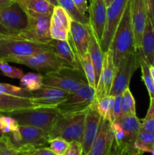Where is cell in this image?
Returning a JSON list of instances; mask_svg holds the SVG:
<instances>
[{
  "instance_id": "6da1fadb",
  "label": "cell",
  "mask_w": 154,
  "mask_h": 155,
  "mask_svg": "<svg viewBox=\"0 0 154 155\" xmlns=\"http://www.w3.org/2000/svg\"><path fill=\"white\" fill-rule=\"evenodd\" d=\"M110 48L113 54V63L117 69L124 58L136 51L131 23L130 0L118 25Z\"/></svg>"
},
{
  "instance_id": "7a4b0ae2",
  "label": "cell",
  "mask_w": 154,
  "mask_h": 155,
  "mask_svg": "<svg viewBox=\"0 0 154 155\" xmlns=\"http://www.w3.org/2000/svg\"><path fill=\"white\" fill-rule=\"evenodd\" d=\"M86 112L68 115L59 114L48 133L49 140L61 138L69 142H77L82 144Z\"/></svg>"
},
{
  "instance_id": "3957f363",
  "label": "cell",
  "mask_w": 154,
  "mask_h": 155,
  "mask_svg": "<svg viewBox=\"0 0 154 155\" xmlns=\"http://www.w3.org/2000/svg\"><path fill=\"white\" fill-rule=\"evenodd\" d=\"M46 50L41 44L0 35V60L17 64L21 59Z\"/></svg>"
},
{
  "instance_id": "277c9868",
  "label": "cell",
  "mask_w": 154,
  "mask_h": 155,
  "mask_svg": "<svg viewBox=\"0 0 154 155\" xmlns=\"http://www.w3.org/2000/svg\"><path fill=\"white\" fill-rule=\"evenodd\" d=\"M88 84L87 79L82 69L63 68L43 74L42 85L58 88L72 93Z\"/></svg>"
},
{
  "instance_id": "5b68a950",
  "label": "cell",
  "mask_w": 154,
  "mask_h": 155,
  "mask_svg": "<svg viewBox=\"0 0 154 155\" xmlns=\"http://www.w3.org/2000/svg\"><path fill=\"white\" fill-rule=\"evenodd\" d=\"M28 16V24L24 30L14 36H8L38 44H45L51 39L50 35L51 17L25 10Z\"/></svg>"
},
{
  "instance_id": "8992f818",
  "label": "cell",
  "mask_w": 154,
  "mask_h": 155,
  "mask_svg": "<svg viewBox=\"0 0 154 155\" xmlns=\"http://www.w3.org/2000/svg\"><path fill=\"white\" fill-rule=\"evenodd\" d=\"M27 24V12L16 0L0 6V35L14 36L24 30Z\"/></svg>"
},
{
  "instance_id": "52a82bcc",
  "label": "cell",
  "mask_w": 154,
  "mask_h": 155,
  "mask_svg": "<svg viewBox=\"0 0 154 155\" xmlns=\"http://www.w3.org/2000/svg\"><path fill=\"white\" fill-rule=\"evenodd\" d=\"M58 115L59 112L56 107H41L18 112L11 116L17 120L20 126L37 127L48 135Z\"/></svg>"
},
{
  "instance_id": "ba28073f",
  "label": "cell",
  "mask_w": 154,
  "mask_h": 155,
  "mask_svg": "<svg viewBox=\"0 0 154 155\" xmlns=\"http://www.w3.org/2000/svg\"><path fill=\"white\" fill-rule=\"evenodd\" d=\"M96 98V89L88 84L79 88L56 107L60 114L68 115L87 111Z\"/></svg>"
},
{
  "instance_id": "9c48e42d",
  "label": "cell",
  "mask_w": 154,
  "mask_h": 155,
  "mask_svg": "<svg viewBox=\"0 0 154 155\" xmlns=\"http://www.w3.org/2000/svg\"><path fill=\"white\" fill-rule=\"evenodd\" d=\"M140 51L141 50H136L134 52L124 58L118 68L109 95L116 96L122 95V92L129 87L133 74L140 67Z\"/></svg>"
},
{
  "instance_id": "30bf717a",
  "label": "cell",
  "mask_w": 154,
  "mask_h": 155,
  "mask_svg": "<svg viewBox=\"0 0 154 155\" xmlns=\"http://www.w3.org/2000/svg\"><path fill=\"white\" fill-rule=\"evenodd\" d=\"M129 0H113L107 8V20L100 45L103 52L109 50L118 25Z\"/></svg>"
},
{
  "instance_id": "8fae6325",
  "label": "cell",
  "mask_w": 154,
  "mask_h": 155,
  "mask_svg": "<svg viewBox=\"0 0 154 155\" xmlns=\"http://www.w3.org/2000/svg\"><path fill=\"white\" fill-rule=\"evenodd\" d=\"M17 64L25 65L31 69L38 71L42 75L58 71L63 68H72L70 65L60 60L48 50L38 52L31 56L21 59Z\"/></svg>"
},
{
  "instance_id": "7c38bea8",
  "label": "cell",
  "mask_w": 154,
  "mask_h": 155,
  "mask_svg": "<svg viewBox=\"0 0 154 155\" xmlns=\"http://www.w3.org/2000/svg\"><path fill=\"white\" fill-rule=\"evenodd\" d=\"M22 140L18 145V151L32 155L36 149L46 147L49 138L48 133L42 129L31 126H20Z\"/></svg>"
},
{
  "instance_id": "4fadbf2b",
  "label": "cell",
  "mask_w": 154,
  "mask_h": 155,
  "mask_svg": "<svg viewBox=\"0 0 154 155\" xmlns=\"http://www.w3.org/2000/svg\"><path fill=\"white\" fill-rule=\"evenodd\" d=\"M98 100L95 98L86 112L84 134L82 142V155H88L96 139L102 122V117L97 110Z\"/></svg>"
},
{
  "instance_id": "5bb4252c",
  "label": "cell",
  "mask_w": 154,
  "mask_h": 155,
  "mask_svg": "<svg viewBox=\"0 0 154 155\" xmlns=\"http://www.w3.org/2000/svg\"><path fill=\"white\" fill-rule=\"evenodd\" d=\"M90 24L85 25L71 20L69 32V41L73 48L79 61L88 54Z\"/></svg>"
},
{
  "instance_id": "9a60e30c",
  "label": "cell",
  "mask_w": 154,
  "mask_h": 155,
  "mask_svg": "<svg viewBox=\"0 0 154 155\" xmlns=\"http://www.w3.org/2000/svg\"><path fill=\"white\" fill-rule=\"evenodd\" d=\"M33 102L39 107H54L69 98L72 92L58 88L42 85L40 89L31 92Z\"/></svg>"
},
{
  "instance_id": "2e32d148",
  "label": "cell",
  "mask_w": 154,
  "mask_h": 155,
  "mask_svg": "<svg viewBox=\"0 0 154 155\" xmlns=\"http://www.w3.org/2000/svg\"><path fill=\"white\" fill-rule=\"evenodd\" d=\"M131 23L136 50L141 49L142 38L148 18L147 10L144 0H130Z\"/></svg>"
},
{
  "instance_id": "e0dca14e",
  "label": "cell",
  "mask_w": 154,
  "mask_h": 155,
  "mask_svg": "<svg viewBox=\"0 0 154 155\" xmlns=\"http://www.w3.org/2000/svg\"><path fill=\"white\" fill-rule=\"evenodd\" d=\"M117 68L115 67L113 61V54L110 48L104 53V64L100 76L99 81L97 85L96 99L99 100L107 95H110V89L113 85Z\"/></svg>"
},
{
  "instance_id": "ac0fdd59",
  "label": "cell",
  "mask_w": 154,
  "mask_h": 155,
  "mask_svg": "<svg viewBox=\"0 0 154 155\" xmlns=\"http://www.w3.org/2000/svg\"><path fill=\"white\" fill-rule=\"evenodd\" d=\"M114 143L111 123L103 119L99 132L88 155H110Z\"/></svg>"
},
{
  "instance_id": "d6986e66",
  "label": "cell",
  "mask_w": 154,
  "mask_h": 155,
  "mask_svg": "<svg viewBox=\"0 0 154 155\" xmlns=\"http://www.w3.org/2000/svg\"><path fill=\"white\" fill-rule=\"evenodd\" d=\"M44 48L51 51L57 58L66 62L75 69H82L79 61L69 41H61L51 39L45 44H41ZM83 71V70H82Z\"/></svg>"
},
{
  "instance_id": "ffe728a7",
  "label": "cell",
  "mask_w": 154,
  "mask_h": 155,
  "mask_svg": "<svg viewBox=\"0 0 154 155\" xmlns=\"http://www.w3.org/2000/svg\"><path fill=\"white\" fill-rule=\"evenodd\" d=\"M107 8L105 0H92L88 7L90 27L99 43L102 39L105 27Z\"/></svg>"
},
{
  "instance_id": "44dd1931",
  "label": "cell",
  "mask_w": 154,
  "mask_h": 155,
  "mask_svg": "<svg viewBox=\"0 0 154 155\" xmlns=\"http://www.w3.org/2000/svg\"><path fill=\"white\" fill-rule=\"evenodd\" d=\"M41 107L35 104L31 98L14 96L0 92V114H7L11 116L18 112Z\"/></svg>"
},
{
  "instance_id": "7402d4cb",
  "label": "cell",
  "mask_w": 154,
  "mask_h": 155,
  "mask_svg": "<svg viewBox=\"0 0 154 155\" xmlns=\"http://www.w3.org/2000/svg\"><path fill=\"white\" fill-rule=\"evenodd\" d=\"M126 135L125 143L131 148H134V144L140 130V121L136 115H121L117 120Z\"/></svg>"
},
{
  "instance_id": "603a6c76",
  "label": "cell",
  "mask_w": 154,
  "mask_h": 155,
  "mask_svg": "<svg viewBox=\"0 0 154 155\" xmlns=\"http://www.w3.org/2000/svg\"><path fill=\"white\" fill-rule=\"evenodd\" d=\"M88 53L93 64L94 70L95 73V80L96 84L98 85L99 81L100 76H101V71H102L103 64H104V53L100 45L99 41L97 39L95 33L92 31L90 27L89 31V45H88Z\"/></svg>"
},
{
  "instance_id": "cb8c5ba5",
  "label": "cell",
  "mask_w": 154,
  "mask_h": 155,
  "mask_svg": "<svg viewBox=\"0 0 154 155\" xmlns=\"http://www.w3.org/2000/svg\"><path fill=\"white\" fill-rule=\"evenodd\" d=\"M140 50L148 64L149 66L154 65V24H152L149 18L146 20L143 33Z\"/></svg>"
},
{
  "instance_id": "d4e9b609",
  "label": "cell",
  "mask_w": 154,
  "mask_h": 155,
  "mask_svg": "<svg viewBox=\"0 0 154 155\" xmlns=\"http://www.w3.org/2000/svg\"><path fill=\"white\" fill-rule=\"evenodd\" d=\"M24 10L33 11L36 13L51 16L54 6L46 0H16Z\"/></svg>"
},
{
  "instance_id": "484cf974",
  "label": "cell",
  "mask_w": 154,
  "mask_h": 155,
  "mask_svg": "<svg viewBox=\"0 0 154 155\" xmlns=\"http://www.w3.org/2000/svg\"><path fill=\"white\" fill-rule=\"evenodd\" d=\"M134 147L136 150L141 153H151L154 149V133L140 130L134 144Z\"/></svg>"
},
{
  "instance_id": "4316f807",
  "label": "cell",
  "mask_w": 154,
  "mask_h": 155,
  "mask_svg": "<svg viewBox=\"0 0 154 155\" xmlns=\"http://www.w3.org/2000/svg\"><path fill=\"white\" fill-rule=\"evenodd\" d=\"M43 75L36 73H27L20 79V83L23 89L29 92H33L42 86Z\"/></svg>"
},
{
  "instance_id": "83f0119b",
  "label": "cell",
  "mask_w": 154,
  "mask_h": 155,
  "mask_svg": "<svg viewBox=\"0 0 154 155\" xmlns=\"http://www.w3.org/2000/svg\"><path fill=\"white\" fill-rule=\"evenodd\" d=\"M121 109L122 115H136L135 99L129 87L126 88L121 95Z\"/></svg>"
},
{
  "instance_id": "f1b7e54d",
  "label": "cell",
  "mask_w": 154,
  "mask_h": 155,
  "mask_svg": "<svg viewBox=\"0 0 154 155\" xmlns=\"http://www.w3.org/2000/svg\"><path fill=\"white\" fill-rule=\"evenodd\" d=\"M59 5L63 7L70 16L71 19L82 23L85 25H89V18L82 15L75 8L72 0H57Z\"/></svg>"
},
{
  "instance_id": "f546056e",
  "label": "cell",
  "mask_w": 154,
  "mask_h": 155,
  "mask_svg": "<svg viewBox=\"0 0 154 155\" xmlns=\"http://www.w3.org/2000/svg\"><path fill=\"white\" fill-rule=\"evenodd\" d=\"M140 69H141L142 80L144 82V84L146 86V89H147L150 99L154 100V82L150 72H149V65L145 61L141 51H140Z\"/></svg>"
},
{
  "instance_id": "4dcf8cb0",
  "label": "cell",
  "mask_w": 154,
  "mask_h": 155,
  "mask_svg": "<svg viewBox=\"0 0 154 155\" xmlns=\"http://www.w3.org/2000/svg\"><path fill=\"white\" fill-rule=\"evenodd\" d=\"M114 102V96L107 95L97 102V110L103 119L108 120L111 123V111Z\"/></svg>"
},
{
  "instance_id": "1f68e13d",
  "label": "cell",
  "mask_w": 154,
  "mask_h": 155,
  "mask_svg": "<svg viewBox=\"0 0 154 155\" xmlns=\"http://www.w3.org/2000/svg\"><path fill=\"white\" fill-rule=\"evenodd\" d=\"M80 64H81V66L82 68L83 71H84V74L85 75L86 79H87L88 85L95 89H96L97 84L96 80H95V73L89 53L80 60Z\"/></svg>"
},
{
  "instance_id": "d6a6232c",
  "label": "cell",
  "mask_w": 154,
  "mask_h": 155,
  "mask_svg": "<svg viewBox=\"0 0 154 155\" xmlns=\"http://www.w3.org/2000/svg\"><path fill=\"white\" fill-rule=\"evenodd\" d=\"M0 92L14 96L24 97V98H31V92L27 91L22 87L13 86L8 83H0Z\"/></svg>"
},
{
  "instance_id": "836d02e7",
  "label": "cell",
  "mask_w": 154,
  "mask_h": 155,
  "mask_svg": "<svg viewBox=\"0 0 154 155\" xmlns=\"http://www.w3.org/2000/svg\"><path fill=\"white\" fill-rule=\"evenodd\" d=\"M141 131L149 133H154V100L150 99L149 108L146 117L140 124Z\"/></svg>"
},
{
  "instance_id": "e575fe53",
  "label": "cell",
  "mask_w": 154,
  "mask_h": 155,
  "mask_svg": "<svg viewBox=\"0 0 154 155\" xmlns=\"http://www.w3.org/2000/svg\"><path fill=\"white\" fill-rule=\"evenodd\" d=\"M0 71L5 76L12 79H21L24 76L22 70L11 66L5 61L0 60Z\"/></svg>"
},
{
  "instance_id": "d590c367",
  "label": "cell",
  "mask_w": 154,
  "mask_h": 155,
  "mask_svg": "<svg viewBox=\"0 0 154 155\" xmlns=\"http://www.w3.org/2000/svg\"><path fill=\"white\" fill-rule=\"evenodd\" d=\"M18 150L15 148L8 134L0 136V155H15Z\"/></svg>"
},
{
  "instance_id": "8d00e7d4",
  "label": "cell",
  "mask_w": 154,
  "mask_h": 155,
  "mask_svg": "<svg viewBox=\"0 0 154 155\" xmlns=\"http://www.w3.org/2000/svg\"><path fill=\"white\" fill-rule=\"evenodd\" d=\"M49 148L54 151L56 154H65L67 148H69V142L61 138H55L48 141Z\"/></svg>"
},
{
  "instance_id": "74e56055",
  "label": "cell",
  "mask_w": 154,
  "mask_h": 155,
  "mask_svg": "<svg viewBox=\"0 0 154 155\" xmlns=\"http://www.w3.org/2000/svg\"><path fill=\"white\" fill-rule=\"evenodd\" d=\"M53 14L55 15L57 18H59L62 24H63L64 27L68 32H69V29H70V24H71V18L68 12L61 7L60 5L55 6L54 7V11H53Z\"/></svg>"
},
{
  "instance_id": "f35d334b",
  "label": "cell",
  "mask_w": 154,
  "mask_h": 155,
  "mask_svg": "<svg viewBox=\"0 0 154 155\" xmlns=\"http://www.w3.org/2000/svg\"><path fill=\"white\" fill-rule=\"evenodd\" d=\"M134 149V148H131L125 143L116 145L114 139V143L110 155H133Z\"/></svg>"
},
{
  "instance_id": "ab89813d",
  "label": "cell",
  "mask_w": 154,
  "mask_h": 155,
  "mask_svg": "<svg viewBox=\"0 0 154 155\" xmlns=\"http://www.w3.org/2000/svg\"><path fill=\"white\" fill-rule=\"evenodd\" d=\"M122 115V109H121V95L114 96V102H113V108L111 111V123L117 122L119 118Z\"/></svg>"
},
{
  "instance_id": "60d3db41",
  "label": "cell",
  "mask_w": 154,
  "mask_h": 155,
  "mask_svg": "<svg viewBox=\"0 0 154 155\" xmlns=\"http://www.w3.org/2000/svg\"><path fill=\"white\" fill-rule=\"evenodd\" d=\"M50 35L51 38L53 39L61 41L69 40V32L65 30H60L52 25L50 27Z\"/></svg>"
},
{
  "instance_id": "b9f144b4",
  "label": "cell",
  "mask_w": 154,
  "mask_h": 155,
  "mask_svg": "<svg viewBox=\"0 0 154 155\" xmlns=\"http://www.w3.org/2000/svg\"><path fill=\"white\" fill-rule=\"evenodd\" d=\"M64 155H82V145L77 142H69V148H67Z\"/></svg>"
},
{
  "instance_id": "7bdbcfd3",
  "label": "cell",
  "mask_w": 154,
  "mask_h": 155,
  "mask_svg": "<svg viewBox=\"0 0 154 155\" xmlns=\"http://www.w3.org/2000/svg\"><path fill=\"white\" fill-rule=\"evenodd\" d=\"M72 2L79 12L85 16V13L88 11L87 0H72Z\"/></svg>"
},
{
  "instance_id": "ee69618b",
  "label": "cell",
  "mask_w": 154,
  "mask_h": 155,
  "mask_svg": "<svg viewBox=\"0 0 154 155\" xmlns=\"http://www.w3.org/2000/svg\"><path fill=\"white\" fill-rule=\"evenodd\" d=\"M146 3V10H147L148 18L154 24V0H144Z\"/></svg>"
},
{
  "instance_id": "f6af8a7d",
  "label": "cell",
  "mask_w": 154,
  "mask_h": 155,
  "mask_svg": "<svg viewBox=\"0 0 154 155\" xmlns=\"http://www.w3.org/2000/svg\"><path fill=\"white\" fill-rule=\"evenodd\" d=\"M51 25L54 26V27H57V28L58 29H60V30H66V28L64 27V26H63V24H62L61 21H60V20H59V18H57L55 15H54V14H52V15H51ZM66 31H67V30H66Z\"/></svg>"
},
{
  "instance_id": "bcb514c9",
  "label": "cell",
  "mask_w": 154,
  "mask_h": 155,
  "mask_svg": "<svg viewBox=\"0 0 154 155\" xmlns=\"http://www.w3.org/2000/svg\"><path fill=\"white\" fill-rule=\"evenodd\" d=\"M32 155H57L53 151H51L49 148L44 147L36 149Z\"/></svg>"
},
{
  "instance_id": "7dc6e473",
  "label": "cell",
  "mask_w": 154,
  "mask_h": 155,
  "mask_svg": "<svg viewBox=\"0 0 154 155\" xmlns=\"http://www.w3.org/2000/svg\"><path fill=\"white\" fill-rule=\"evenodd\" d=\"M14 1H15V0H0V6L10 4V3L13 2Z\"/></svg>"
},
{
  "instance_id": "c3c4849f",
  "label": "cell",
  "mask_w": 154,
  "mask_h": 155,
  "mask_svg": "<svg viewBox=\"0 0 154 155\" xmlns=\"http://www.w3.org/2000/svg\"><path fill=\"white\" fill-rule=\"evenodd\" d=\"M4 127V121L2 119V115L0 114V134L2 135V129Z\"/></svg>"
},
{
  "instance_id": "681fc988",
  "label": "cell",
  "mask_w": 154,
  "mask_h": 155,
  "mask_svg": "<svg viewBox=\"0 0 154 155\" xmlns=\"http://www.w3.org/2000/svg\"><path fill=\"white\" fill-rule=\"evenodd\" d=\"M46 1L48 2H49L51 5H52L54 7L59 5V3H58V1H57V0H46Z\"/></svg>"
},
{
  "instance_id": "f907efd6",
  "label": "cell",
  "mask_w": 154,
  "mask_h": 155,
  "mask_svg": "<svg viewBox=\"0 0 154 155\" xmlns=\"http://www.w3.org/2000/svg\"><path fill=\"white\" fill-rule=\"evenodd\" d=\"M149 72H150V74L152 76V78L154 82V65H150L149 66Z\"/></svg>"
},
{
  "instance_id": "816d5d0a",
  "label": "cell",
  "mask_w": 154,
  "mask_h": 155,
  "mask_svg": "<svg viewBox=\"0 0 154 155\" xmlns=\"http://www.w3.org/2000/svg\"><path fill=\"white\" fill-rule=\"evenodd\" d=\"M142 154H143V153L140 152L139 151L136 150L135 148H134V151H133V155H142Z\"/></svg>"
},
{
  "instance_id": "f5cc1de1",
  "label": "cell",
  "mask_w": 154,
  "mask_h": 155,
  "mask_svg": "<svg viewBox=\"0 0 154 155\" xmlns=\"http://www.w3.org/2000/svg\"><path fill=\"white\" fill-rule=\"evenodd\" d=\"M113 2V0H105V2H106V5H107V7L108 5H110V3Z\"/></svg>"
},
{
  "instance_id": "db71d44e",
  "label": "cell",
  "mask_w": 154,
  "mask_h": 155,
  "mask_svg": "<svg viewBox=\"0 0 154 155\" xmlns=\"http://www.w3.org/2000/svg\"><path fill=\"white\" fill-rule=\"evenodd\" d=\"M15 155H27V154H24V153H23V152H21V151H18V152L15 154Z\"/></svg>"
},
{
  "instance_id": "11a10c76",
  "label": "cell",
  "mask_w": 154,
  "mask_h": 155,
  "mask_svg": "<svg viewBox=\"0 0 154 155\" xmlns=\"http://www.w3.org/2000/svg\"><path fill=\"white\" fill-rule=\"evenodd\" d=\"M151 154H152V155H154V149L152 150V151H151Z\"/></svg>"
},
{
  "instance_id": "9f6ffc18",
  "label": "cell",
  "mask_w": 154,
  "mask_h": 155,
  "mask_svg": "<svg viewBox=\"0 0 154 155\" xmlns=\"http://www.w3.org/2000/svg\"><path fill=\"white\" fill-rule=\"evenodd\" d=\"M57 155H64V154H57Z\"/></svg>"
},
{
  "instance_id": "6f0895ef",
  "label": "cell",
  "mask_w": 154,
  "mask_h": 155,
  "mask_svg": "<svg viewBox=\"0 0 154 155\" xmlns=\"http://www.w3.org/2000/svg\"><path fill=\"white\" fill-rule=\"evenodd\" d=\"M89 1H90V2H91V1H92V0H89Z\"/></svg>"
}]
</instances>
